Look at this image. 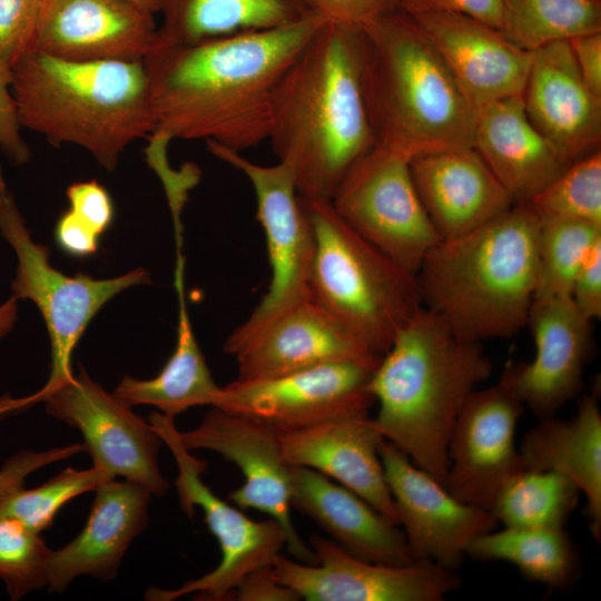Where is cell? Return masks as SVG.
Listing matches in <instances>:
<instances>
[{"instance_id": "f546056e", "label": "cell", "mask_w": 601, "mask_h": 601, "mask_svg": "<svg viewBox=\"0 0 601 601\" xmlns=\"http://www.w3.org/2000/svg\"><path fill=\"white\" fill-rule=\"evenodd\" d=\"M308 11L303 0H164L157 37L191 45L276 28Z\"/></svg>"}, {"instance_id": "d590c367", "label": "cell", "mask_w": 601, "mask_h": 601, "mask_svg": "<svg viewBox=\"0 0 601 601\" xmlns=\"http://www.w3.org/2000/svg\"><path fill=\"white\" fill-rule=\"evenodd\" d=\"M539 219H571L601 225L600 149L570 164L528 203Z\"/></svg>"}, {"instance_id": "603a6c76", "label": "cell", "mask_w": 601, "mask_h": 601, "mask_svg": "<svg viewBox=\"0 0 601 601\" xmlns=\"http://www.w3.org/2000/svg\"><path fill=\"white\" fill-rule=\"evenodd\" d=\"M410 168L420 200L441 239L470 233L514 205L472 147L415 156Z\"/></svg>"}, {"instance_id": "ee69618b", "label": "cell", "mask_w": 601, "mask_h": 601, "mask_svg": "<svg viewBox=\"0 0 601 601\" xmlns=\"http://www.w3.org/2000/svg\"><path fill=\"white\" fill-rule=\"evenodd\" d=\"M571 299L589 321L601 317V243L581 265L571 289Z\"/></svg>"}, {"instance_id": "2e32d148", "label": "cell", "mask_w": 601, "mask_h": 601, "mask_svg": "<svg viewBox=\"0 0 601 601\" xmlns=\"http://www.w3.org/2000/svg\"><path fill=\"white\" fill-rule=\"evenodd\" d=\"M380 457L414 561H431L455 571L469 545L499 524L490 510L453 496L444 484L384 439Z\"/></svg>"}, {"instance_id": "ffe728a7", "label": "cell", "mask_w": 601, "mask_h": 601, "mask_svg": "<svg viewBox=\"0 0 601 601\" xmlns=\"http://www.w3.org/2000/svg\"><path fill=\"white\" fill-rule=\"evenodd\" d=\"M157 27L125 0H41L31 50L79 61L142 60Z\"/></svg>"}, {"instance_id": "8fae6325", "label": "cell", "mask_w": 601, "mask_h": 601, "mask_svg": "<svg viewBox=\"0 0 601 601\" xmlns=\"http://www.w3.org/2000/svg\"><path fill=\"white\" fill-rule=\"evenodd\" d=\"M39 402L49 415L81 433L92 465L141 485L151 495L168 492L170 485L158 462L164 444L159 434L130 405L92 381L82 366L78 376L49 392L0 398V420Z\"/></svg>"}, {"instance_id": "9a60e30c", "label": "cell", "mask_w": 601, "mask_h": 601, "mask_svg": "<svg viewBox=\"0 0 601 601\" xmlns=\"http://www.w3.org/2000/svg\"><path fill=\"white\" fill-rule=\"evenodd\" d=\"M184 446L207 450L234 463L244 483L229 493L240 510H256L276 520L285 531L295 560L315 564L311 548L297 534L290 518L289 469L282 455L278 432L250 417L216 406L193 430L180 432Z\"/></svg>"}, {"instance_id": "52a82bcc", "label": "cell", "mask_w": 601, "mask_h": 601, "mask_svg": "<svg viewBox=\"0 0 601 601\" xmlns=\"http://www.w3.org/2000/svg\"><path fill=\"white\" fill-rule=\"evenodd\" d=\"M300 198L315 236L311 299L382 356L423 307L416 275L351 228L329 200Z\"/></svg>"}, {"instance_id": "ac0fdd59", "label": "cell", "mask_w": 601, "mask_h": 601, "mask_svg": "<svg viewBox=\"0 0 601 601\" xmlns=\"http://www.w3.org/2000/svg\"><path fill=\"white\" fill-rule=\"evenodd\" d=\"M591 323L570 296L533 300L526 326L534 357L506 366L500 382L540 420L554 416L580 393L592 349Z\"/></svg>"}, {"instance_id": "e575fe53", "label": "cell", "mask_w": 601, "mask_h": 601, "mask_svg": "<svg viewBox=\"0 0 601 601\" xmlns=\"http://www.w3.org/2000/svg\"><path fill=\"white\" fill-rule=\"evenodd\" d=\"M110 479L116 477L95 465L85 470L67 467L38 487L21 486L0 496V519L14 520L41 533L66 503Z\"/></svg>"}, {"instance_id": "7a4b0ae2", "label": "cell", "mask_w": 601, "mask_h": 601, "mask_svg": "<svg viewBox=\"0 0 601 601\" xmlns=\"http://www.w3.org/2000/svg\"><path fill=\"white\" fill-rule=\"evenodd\" d=\"M298 195L329 200L375 145L362 81V29L325 22L279 80L268 139Z\"/></svg>"}, {"instance_id": "9c48e42d", "label": "cell", "mask_w": 601, "mask_h": 601, "mask_svg": "<svg viewBox=\"0 0 601 601\" xmlns=\"http://www.w3.org/2000/svg\"><path fill=\"white\" fill-rule=\"evenodd\" d=\"M206 144L214 156L242 171L250 181L272 270L267 293L224 344V351L233 356L278 316L311 299L309 275L315 236L287 165L280 161L270 166L259 165L238 151L211 141Z\"/></svg>"}, {"instance_id": "6da1fadb", "label": "cell", "mask_w": 601, "mask_h": 601, "mask_svg": "<svg viewBox=\"0 0 601 601\" xmlns=\"http://www.w3.org/2000/svg\"><path fill=\"white\" fill-rule=\"evenodd\" d=\"M325 22L308 11L276 28L191 45L156 36L142 59L151 141L201 139L242 152L267 140L276 87Z\"/></svg>"}, {"instance_id": "c3c4849f", "label": "cell", "mask_w": 601, "mask_h": 601, "mask_svg": "<svg viewBox=\"0 0 601 601\" xmlns=\"http://www.w3.org/2000/svg\"><path fill=\"white\" fill-rule=\"evenodd\" d=\"M4 181L3 174L0 167V187ZM17 302L14 296H11L7 302L0 305V338L7 335L13 327L17 318Z\"/></svg>"}, {"instance_id": "4dcf8cb0", "label": "cell", "mask_w": 601, "mask_h": 601, "mask_svg": "<svg viewBox=\"0 0 601 601\" xmlns=\"http://www.w3.org/2000/svg\"><path fill=\"white\" fill-rule=\"evenodd\" d=\"M466 555L486 562H509L524 578L551 590H565L579 579L581 560L564 526L496 528L477 536Z\"/></svg>"}, {"instance_id": "d6986e66", "label": "cell", "mask_w": 601, "mask_h": 601, "mask_svg": "<svg viewBox=\"0 0 601 601\" xmlns=\"http://www.w3.org/2000/svg\"><path fill=\"white\" fill-rule=\"evenodd\" d=\"M406 14L423 31L475 109L522 95L532 52L515 47L499 29L449 11Z\"/></svg>"}, {"instance_id": "ab89813d", "label": "cell", "mask_w": 601, "mask_h": 601, "mask_svg": "<svg viewBox=\"0 0 601 601\" xmlns=\"http://www.w3.org/2000/svg\"><path fill=\"white\" fill-rule=\"evenodd\" d=\"M327 22L363 29L396 8V0H303Z\"/></svg>"}, {"instance_id": "484cf974", "label": "cell", "mask_w": 601, "mask_h": 601, "mask_svg": "<svg viewBox=\"0 0 601 601\" xmlns=\"http://www.w3.org/2000/svg\"><path fill=\"white\" fill-rule=\"evenodd\" d=\"M290 506L315 521L345 552L371 562H415L401 526L363 497L305 466L289 469Z\"/></svg>"}, {"instance_id": "30bf717a", "label": "cell", "mask_w": 601, "mask_h": 601, "mask_svg": "<svg viewBox=\"0 0 601 601\" xmlns=\"http://www.w3.org/2000/svg\"><path fill=\"white\" fill-rule=\"evenodd\" d=\"M154 430L170 450L178 475L175 481L181 510L193 518L195 508L204 513L210 533L217 540L219 564L200 578L176 589L149 588L145 598L173 601L194 594L196 600H229L240 581L252 571L270 565L287 545L282 525L274 519L254 521L243 511L218 497L201 480L207 463L194 456L180 441L175 418L152 412L148 418Z\"/></svg>"}, {"instance_id": "44dd1931", "label": "cell", "mask_w": 601, "mask_h": 601, "mask_svg": "<svg viewBox=\"0 0 601 601\" xmlns=\"http://www.w3.org/2000/svg\"><path fill=\"white\" fill-rule=\"evenodd\" d=\"M522 100L532 125L569 164L599 149L601 98L583 81L568 40L532 52Z\"/></svg>"}, {"instance_id": "5bb4252c", "label": "cell", "mask_w": 601, "mask_h": 601, "mask_svg": "<svg viewBox=\"0 0 601 601\" xmlns=\"http://www.w3.org/2000/svg\"><path fill=\"white\" fill-rule=\"evenodd\" d=\"M309 545L315 564L282 554L272 564L277 580L307 601H441L461 583L454 570L431 561L375 563L317 534Z\"/></svg>"}, {"instance_id": "cb8c5ba5", "label": "cell", "mask_w": 601, "mask_h": 601, "mask_svg": "<svg viewBox=\"0 0 601 601\" xmlns=\"http://www.w3.org/2000/svg\"><path fill=\"white\" fill-rule=\"evenodd\" d=\"M81 532L51 552L47 588L62 592L78 577L115 580L132 541L146 529L151 493L131 481L107 480L96 490Z\"/></svg>"}, {"instance_id": "7c38bea8", "label": "cell", "mask_w": 601, "mask_h": 601, "mask_svg": "<svg viewBox=\"0 0 601 601\" xmlns=\"http://www.w3.org/2000/svg\"><path fill=\"white\" fill-rule=\"evenodd\" d=\"M329 201L351 228L412 274L441 240L417 195L410 159L381 145L347 170Z\"/></svg>"}, {"instance_id": "4fadbf2b", "label": "cell", "mask_w": 601, "mask_h": 601, "mask_svg": "<svg viewBox=\"0 0 601 601\" xmlns=\"http://www.w3.org/2000/svg\"><path fill=\"white\" fill-rule=\"evenodd\" d=\"M380 359V355H366L266 380H236L220 387L213 406L277 432L368 415L375 404L368 383Z\"/></svg>"}, {"instance_id": "3957f363", "label": "cell", "mask_w": 601, "mask_h": 601, "mask_svg": "<svg viewBox=\"0 0 601 601\" xmlns=\"http://www.w3.org/2000/svg\"><path fill=\"white\" fill-rule=\"evenodd\" d=\"M493 371L480 343L460 338L422 307L398 332L370 380L382 437L445 485L454 423Z\"/></svg>"}, {"instance_id": "5b68a950", "label": "cell", "mask_w": 601, "mask_h": 601, "mask_svg": "<svg viewBox=\"0 0 601 601\" xmlns=\"http://www.w3.org/2000/svg\"><path fill=\"white\" fill-rule=\"evenodd\" d=\"M21 127L76 145L111 171L154 122L142 60L79 61L30 50L11 67Z\"/></svg>"}, {"instance_id": "d6a6232c", "label": "cell", "mask_w": 601, "mask_h": 601, "mask_svg": "<svg viewBox=\"0 0 601 601\" xmlns=\"http://www.w3.org/2000/svg\"><path fill=\"white\" fill-rule=\"evenodd\" d=\"M580 494L560 473L524 469L503 484L490 511L503 526H564Z\"/></svg>"}, {"instance_id": "4316f807", "label": "cell", "mask_w": 601, "mask_h": 601, "mask_svg": "<svg viewBox=\"0 0 601 601\" xmlns=\"http://www.w3.org/2000/svg\"><path fill=\"white\" fill-rule=\"evenodd\" d=\"M472 148L514 204L529 203L570 165L532 125L522 95L476 109Z\"/></svg>"}, {"instance_id": "ba28073f", "label": "cell", "mask_w": 601, "mask_h": 601, "mask_svg": "<svg viewBox=\"0 0 601 601\" xmlns=\"http://www.w3.org/2000/svg\"><path fill=\"white\" fill-rule=\"evenodd\" d=\"M0 233L12 247L18 267L12 296L30 299L42 315L51 345L50 374L42 394L73 377L72 352L97 312L121 290L149 282L148 273L136 268L125 275L97 279L86 274L68 276L49 262L46 246L32 240L24 219L6 181L0 187Z\"/></svg>"}, {"instance_id": "7dc6e473", "label": "cell", "mask_w": 601, "mask_h": 601, "mask_svg": "<svg viewBox=\"0 0 601 601\" xmlns=\"http://www.w3.org/2000/svg\"><path fill=\"white\" fill-rule=\"evenodd\" d=\"M55 238L58 246L68 255L86 257L97 250L100 237L82 226L67 210L57 221Z\"/></svg>"}, {"instance_id": "74e56055", "label": "cell", "mask_w": 601, "mask_h": 601, "mask_svg": "<svg viewBox=\"0 0 601 601\" xmlns=\"http://www.w3.org/2000/svg\"><path fill=\"white\" fill-rule=\"evenodd\" d=\"M41 0H0V61L11 67L33 47Z\"/></svg>"}, {"instance_id": "bcb514c9", "label": "cell", "mask_w": 601, "mask_h": 601, "mask_svg": "<svg viewBox=\"0 0 601 601\" xmlns=\"http://www.w3.org/2000/svg\"><path fill=\"white\" fill-rule=\"evenodd\" d=\"M568 42L583 81L601 98V32L579 36Z\"/></svg>"}, {"instance_id": "1f68e13d", "label": "cell", "mask_w": 601, "mask_h": 601, "mask_svg": "<svg viewBox=\"0 0 601 601\" xmlns=\"http://www.w3.org/2000/svg\"><path fill=\"white\" fill-rule=\"evenodd\" d=\"M500 31L529 52L554 41L601 32V1L503 0Z\"/></svg>"}, {"instance_id": "83f0119b", "label": "cell", "mask_w": 601, "mask_h": 601, "mask_svg": "<svg viewBox=\"0 0 601 601\" xmlns=\"http://www.w3.org/2000/svg\"><path fill=\"white\" fill-rule=\"evenodd\" d=\"M525 469L553 471L571 480L585 497L584 513L601 539V412L597 392L583 395L573 417L541 418L520 445Z\"/></svg>"}, {"instance_id": "7bdbcfd3", "label": "cell", "mask_w": 601, "mask_h": 601, "mask_svg": "<svg viewBox=\"0 0 601 601\" xmlns=\"http://www.w3.org/2000/svg\"><path fill=\"white\" fill-rule=\"evenodd\" d=\"M396 8L406 13L418 11L455 12L500 30L503 0H396Z\"/></svg>"}, {"instance_id": "f35d334b", "label": "cell", "mask_w": 601, "mask_h": 601, "mask_svg": "<svg viewBox=\"0 0 601 601\" xmlns=\"http://www.w3.org/2000/svg\"><path fill=\"white\" fill-rule=\"evenodd\" d=\"M66 194L72 216L100 237L114 218L112 200L106 188L96 180L80 181L70 185Z\"/></svg>"}, {"instance_id": "8d00e7d4", "label": "cell", "mask_w": 601, "mask_h": 601, "mask_svg": "<svg viewBox=\"0 0 601 601\" xmlns=\"http://www.w3.org/2000/svg\"><path fill=\"white\" fill-rule=\"evenodd\" d=\"M51 552L40 533L0 519V580L11 600L47 587Z\"/></svg>"}, {"instance_id": "681fc988", "label": "cell", "mask_w": 601, "mask_h": 601, "mask_svg": "<svg viewBox=\"0 0 601 601\" xmlns=\"http://www.w3.org/2000/svg\"><path fill=\"white\" fill-rule=\"evenodd\" d=\"M135 8L154 16L156 12H160L164 0H125Z\"/></svg>"}, {"instance_id": "f6af8a7d", "label": "cell", "mask_w": 601, "mask_h": 601, "mask_svg": "<svg viewBox=\"0 0 601 601\" xmlns=\"http://www.w3.org/2000/svg\"><path fill=\"white\" fill-rule=\"evenodd\" d=\"M238 601H298L300 597L277 580L273 566L265 565L248 573L233 592Z\"/></svg>"}, {"instance_id": "277c9868", "label": "cell", "mask_w": 601, "mask_h": 601, "mask_svg": "<svg viewBox=\"0 0 601 601\" xmlns=\"http://www.w3.org/2000/svg\"><path fill=\"white\" fill-rule=\"evenodd\" d=\"M540 219L528 203L441 239L416 273L422 303L462 339L511 337L526 326L538 280Z\"/></svg>"}, {"instance_id": "f1b7e54d", "label": "cell", "mask_w": 601, "mask_h": 601, "mask_svg": "<svg viewBox=\"0 0 601 601\" xmlns=\"http://www.w3.org/2000/svg\"><path fill=\"white\" fill-rule=\"evenodd\" d=\"M175 287L178 295L176 347L159 372L150 380L124 376L115 394L128 405H150L175 418L190 407L213 406L220 391L206 364L195 337L185 299L184 257L177 258Z\"/></svg>"}, {"instance_id": "e0dca14e", "label": "cell", "mask_w": 601, "mask_h": 601, "mask_svg": "<svg viewBox=\"0 0 601 601\" xmlns=\"http://www.w3.org/2000/svg\"><path fill=\"white\" fill-rule=\"evenodd\" d=\"M524 408L500 381L470 395L449 441L445 487L453 496L491 510L503 484L525 469L515 445Z\"/></svg>"}, {"instance_id": "8992f818", "label": "cell", "mask_w": 601, "mask_h": 601, "mask_svg": "<svg viewBox=\"0 0 601 601\" xmlns=\"http://www.w3.org/2000/svg\"><path fill=\"white\" fill-rule=\"evenodd\" d=\"M362 81L377 145L410 160L472 147L476 109L423 31L401 9L362 29Z\"/></svg>"}, {"instance_id": "7402d4cb", "label": "cell", "mask_w": 601, "mask_h": 601, "mask_svg": "<svg viewBox=\"0 0 601 601\" xmlns=\"http://www.w3.org/2000/svg\"><path fill=\"white\" fill-rule=\"evenodd\" d=\"M278 439L288 465L305 466L324 474L398 524L380 457L383 437L368 415L278 432Z\"/></svg>"}, {"instance_id": "b9f144b4", "label": "cell", "mask_w": 601, "mask_h": 601, "mask_svg": "<svg viewBox=\"0 0 601 601\" xmlns=\"http://www.w3.org/2000/svg\"><path fill=\"white\" fill-rule=\"evenodd\" d=\"M85 452L82 444H70L47 451H22L10 456L0 469V496L21 486L35 471Z\"/></svg>"}, {"instance_id": "d4e9b609", "label": "cell", "mask_w": 601, "mask_h": 601, "mask_svg": "<svg viewBox=\"0 0 601 601\" xmlns=\"http://www.w3.org/2000/svg\"><path fill=\"white\" fill-rule=\"evenodd\" d=\"M366 355L375 354L326 308L307 299L274 319L233 356L237 380L257 381Z\"/></svg>"}, {"instance_id": "60d3db41", "label": "cell", "mask_w": 601, "mask_h": 601, "mask_svg": "<svg viewBox=\"0 0 601 601\" xmlns=\"http://www.w3.org/2000/svg\"><path fill=\"white\" fill-rule=\"evenodd\" d=\"M11 79V70L0 61V154L12 165H24L31 151L21 134Z\"/></svg>"}, {"instance_id": "836d02e7", "label": "cell", "mask_w": 601, "mask_h": 601, "mask_svg": "<svg viewBox=\"0 0 601 601\" xmlns=\"http://www.w3.org/2000/svg\"><path fill=\"white\" fill-rule=\"evenodd\" d=\"M599 243L601 225L571 219H540L534 299L571 297L581 265Z\"/></svg>"}]
</instances>
